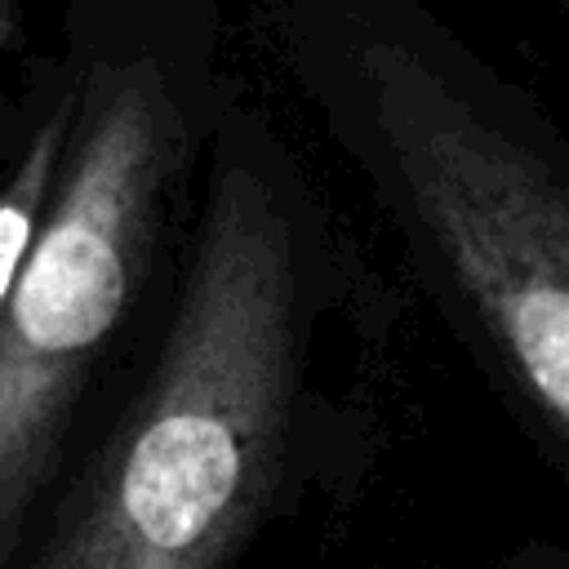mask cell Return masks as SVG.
<instances>
[{
	"label": "cell",
	"instance_id": "277c9868",
	"mask_svg": "<svg viewBox=\"0 0 569 569\" xmlns=\"http://www.w3.org/2000/svg\"><path fill=\"white\" fill-rule=\"evenodd\" d=\"M71 107H76V84L62 49L49 58H31L22 71V124L0 178V311L49 213L67 151Z\"/></svg>",
	"mask_w": 569,
	"mask_h": 569
},
{
	"label": "cell",
	"instance_id": "6da1fadb",
	"mask_svg": "<svg viewBox=\"0 0 569 569\" xmlns=\"http://www.w3.org/2000/svg\"><path fill=\"white\" fill-rule=\"evenodd\" d=\"M307 196L227 84L160 329L22 569H240L302 427L325 267Z\"/></svg>",
	"mask_w": 569,
	"mask_h": 569
},
{
	"label": "cell",
	"instance_id": "7a4b0ae2",
	"mask_svg": "<svg viewBox=\"0 0 569 569\" xmlns=\"http://www.w3.org/2000/svg\"><path fill=\"white\" fill-rule=\"evenodd\" d=\"M76 107L0 311V569H22L160 329L231 80L213 0H67Z\"/></svg>",
	"mask_w": 569,
	"mask_h": 569
},
{
	"label": "cell",
	"instance_id": "5b68a950",
	"mask_svg": "<svg viewBox=\"0 0 569 569\" xmlns=\"http://www.w3.org/2000/svg\"><path fill=\"white\" fill-rule=\"evenodd\" d=\"M27 49V0H0V151L13 147L22 124V84L4 80L9 62Z\"/></svg>",
	"mask_w": 569,
	"mask_h": 569
},
{
	"label": "cell",
	"instance_id": "3957f363",
	"mask_svg": "<svg viewBox=\"0 0 569 569\" xmlns=\"http://www.w3.org/2000/svg\"><path fill=\"white\" fill-rule=\"evenodd\" d=\"M271 22L436 307L569 462V138L427 0H271Z\"/></svg>",
	"mask_w": 569,
	"mask_h": 569
},
{
	"label": "cell",
	"instance_id": "8992f818",
	"mask_svg": "<svg viewBox=\"0 0 569 569\" xmlns=\"http://www.w3.org/2000/svg\"><path fill=\"white\" fill-rule=\"evenodd\" d=\"M565 4H569V0H565Z\"/></svg>",
	"mask_w": 569,
	"mask_h": 569
}]
</instances>
